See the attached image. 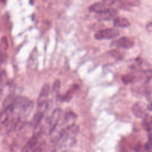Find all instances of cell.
Instances as JSON below:
<instances>
[{"mask_svg":"<svg viewBox=\"0 0 152 152\" xmlns=\"http://www.w3.org/2000/svg\"><path fill=\"white\" fill-rule=\"evenodd\" d=\"M15 112V106L13 103L5 108V109L0 113V124L2 125L6 124L12 117V115Z\"/></svg>","mask_w":152,"mask_h":152,"instance_id":"cell-5","label":"cell"},{"mask_svg":"<svg viewBox=\"0 0 152 152\" xmlns=\"http://www.w3.org/2000/svg\"><path fill=\"white\" fill-rule=\"evenodd\" d=\"M119 7L121 8H128V7H136L140 5L141 2L137 0H128V1H120Z\"/></svg>","mask_w":152,"mask_h":152,"instance_id":"cell-12","label":"cell"},{"mask_svg":"<svg viewBox=\"0 0 152 152\" xmlns=\"http://www.w3.org/2000/svg\"><path fill=\"white\" fill-rule=\"evenodd\" d=\"M113 24L115 27H128L131 24L126 18L124 17H116L113 20Z\"/></svg>","mask_w":152,"mask_h":152,"instance_id":"cell-11","label":"cell"},{"mask_svg":"<svg viewBox=\"0 0 152 152\" xmlns=\"http://www.w3.org/2000/svg\"><path fill=\"white\" fill-rule=\"evenodd\" d=\"M142 126L147 131H152V116L147 115L142 119Z\"/></svg>","mask_w":152,"mask_h":152,"instance_id":"cell-13","label":"cell"},{"mask_svg":"<svg viewBox=\"0 0 152 152\" xmlns=\"http://www.w3.org/2000/svg\"><path fill=\"white\" fill-rule=\"evenodd\" d=\"M122 81L125 84H128L133 82L135 79V76L132 74H125L122 75Z\"/></svg>","mask_w":152,"mask_h":152,"instance_id":"cell-14","label":"cell"},{"mask_svg":"<svg viewBox=\"0 0 152 152\" xmlns=\"http://www.w3.org/2000/svg\"><path fill=\"white\" fill-rule=\"evenodd\" d=\"M0 49H1V47H0Z\"/></svg>","mask_w":152,"mask_h":152,"instance_id":"cell-24","label":"cell"},{"mask_svg":"<svg viewBox=\"0 0 152 152\" xmlns=\"http://www.w3.org/2000/svg\"><path fill=\"white\" fill-rule=\"evenodd\" d=\"M7 59V55L5 53H2L0 54V66L2 64L5 62Z\"/></svg>","mask_w":152,"mask_h":152,"instance_id":"cell-18","label":"cell"},{"mask_svg":"<svg viewBox=\"0 0 152 152\" xmlns=\"http://www.w3.org/2000/svg\"><path fill=\"white\" fill-rule=\"evenodd\" d=\"M60 87H61L60 81L56 80L53 83V85L52 87V93L53 96L56 95V94L58 93V92L60 90Z\"/></svg>","mask_w":152,"mask_h":152,"instance_id":"cell-16","label":"cell"},{"mask_svg":"<svg viewBox=\"0 0 152 152\" xmlns=\"http://www.w3.org/2000/svg\"><path fill=\"white\" fill-rule=\"evenodd\" d=\"M142 79L145 81L152 80V69H147L142 71Z\"/></svg>","mask_w":152,"mask_h":152,"instance_id":"cell-15","label":"cell"},{"mask_svg":"<svg viewBox=\"0 0 152 152\" xmlns=\"http://www.w3.org/2000/svg\"><path fill=\"white\" fill-rule=\"evenodd\" d=\"M119 34L118 29L114 28H108L100 30L94 34V38L97 40L110 39L117 37Z\"/></svg>","mask_w":152,"mask_h":152,"instance_id":"cell-2","label":"cell"},{"mask_svg":"<svg viewBox=\"0 0 152 152\" xmlns=\"http://www.w3.org/2000/svg\"><path fill=\"white\" fill-rule=\"evenodd\" d=\"M14 104L15 108L18 110L22 115L27 116L31 111L33 107V103L25 97L18 96L14 99Z\"/></svg>","mask_w":152,"mask_h":152,"instance_id":"cell-1","label":"cell"},{"mask_svg":"<svg viewBox=\"0 0 152 152\" xmlns=\"http://www.w3.org/2000/svg\"><path fill=\"white\" fill-rule=\"evenodd\" d=\"M148 141H149V142L152 143V133L149 135V136H148Z\"/></svg>","mask_w":152,"mask_h":152,"instance_id":"cell-22","label":"cell"},{"mask_svg":"<svg viewBox=\"0 0 152 152\" xmlns=\"http://www.w3.org/2000/svg\"><path fill=\"white\" fill-rule=\"evenodd\" d=\"M0 47H1V48H2V49L4 50H6L8 49V40L5 37H3L1 38Z\"/></svg>","mask_w":152,"mask_h":152,"instance_id":"cell-17","label":"cell"},{"mask_svg":"<svg viewBox=\"0 0 152 152\" xmlns=\"http://www.w3.org/2000/svg\"><path fill=\"white\" fill-rule=\"evenodd\" d=\"M50 93V86L49 84H45L42 88L41 91L37 99V106H40L48 102V97Z\"/></svg>","mask_w":152,"mask_h":152,"instance_id":"cell-8","label":"cell"},{"mask_svg":"<svg viewBox=\"0 0 152 152\" xmlns=\"http://www.w3.org/2000/svg\"><path fill=\"white\" fill-rule=\"evenodd\" d=\"M80 89L79 85L77 84H74L72 85L66 91V93L65 94L62 98V101L68 102H69L71 99L73 97V95Z\"/></svg>","mask_w":152,"mask_h":152,"instance_id":"cell-10","label":"cell"},{"mask_svg":"<svg viewBox=\"0 0 152 152\" xmlns=\"http://www.w3.org/2000/svg\"><path fill=\"white\" fill-rule=\"evenodd\" d=\"M115 2H116L115 1H112V0H106V1H103L102 2H97L91 4L89 7L88 9L91 12H95L96 14H98L106 9L109 8V7H111Z\"/></svg>","mask_w":152,"mask_h":152,"instance_id":"cell-3","label":"cell"},{"mask_svg":"<svg viewBox=\"0 0 152 152\" xmlns=\"http://www.w3.org/2000/svg\"><path fill=\"white\" fill-rule=\"evenodd\" d=\"M38 142V137L33 136L30 138L26 143L24 146L23 148V152H30L31 150H33L36 146Z\"/></svg>","mask_w":152,"mask_h":152,"instance_id":"cell-9","label":"cell"},{"mask_svg":"<svg viewBox=\"0 0 152 152\" xmlns=\"http://www.w3.org/2000/svg\"><path fill=\"white\" fill-rule=\"evenodd\" d=\"M144 149L147 151L152 150V143L148 141L144 145Z\"/></svg>","mask_w":152,"mask_h":152,"instance_id":"cell-19","label":"cell"},{"mask_svg":"<svg viewBox=\"0 0 152 152\" xmlns=\"http://www.w3.org/2000/svg\"><path fill=\"white\" fill-rule=\"evenodd\" d=\"M147 30L149 32L152 31V23H149L147 24V27H146Z\"/></svg>","mask_w":152,"mask_h":152,"instance_id":"cell-20","label":"cell"},{"mask_svg":"<svg viewBox=\"0 0 152 152\" xmlns=\"http://www.w3.org/2000/svg\"><path fill=\"white\" fill-rule=\"evenodd\" d=\"M117 11L116 10L112 8H109L101 12L96 14V17L102 21H107L112 19H115L117 16Z\"/></svg>","mask_w":152,"mask_h":152,"instance_id":"cell-7","label":"cell"},{"mask_svg":"<svg viewBox=\"0 0 152 152\" xmlns=\"http://www.w3.org/2000/svg\"><path fill=\"white\" fill-rule=\"evenodd\" d=\"M2 92V88L0 87V99H1V97Z\"/></svg>","mask_w":152,"mask_h":152,"instance_id":"cell-23","label":"cell"},{"mask_svg":"<svg viewBox=\"0 0 152 152\" xmlns=\"http://www.w3.org/2000/svg\"><path fill=\"white\" fill-rule=\"evenodd\" d=\"M135 41L133 38L128 36H124L113 41L111 43V46L117 48L129 49L133 47Z\"/></svg>","mask_w":152,"mask_h":152,"instance_id":"cell-4","label":"cell"},{"mask_svg":"<svg viewBox=\"0 0 152 152\" xmlns=\"http://www.w3.org/2000/svg\"><path fill=\"white\" fill-rule=\"evenodd\" d=\"M147 109L148 111H152V100L150 102V103L147 106Z\"/></svg>","mask_w":152,"mask_h":152,"instance_id":"cell-21","label":"cell"},{"mask_svg":"<svg viewBox=\"0 0 152 152\" xmlns=\"http://www.w3.org/2000/svg\"><path fill=\"white\" fill-rule=\"evenodd\" d=\"M132 112L134 115L140 118H144L147 114L146 113L147 106L145 104L141 102H138L135 103L132 107Z\"/></svg>","mask_w":152,"mask_h":152,"instance_id":"cell-6","label":"cell"}]
</instances>
